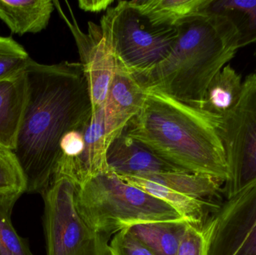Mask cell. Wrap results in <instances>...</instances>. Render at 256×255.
<instances>
[{"mask_svg":"<svg viewBox=\"0 0 256 255\" xmlns=\"http://www.w3.org/2000/svg\"><path fill=\"white\" fill-rule=\"evenodd\" d=\"M207 0H132L126 1L154 26L178 27L198 16Z\"/></svg>","mask_w":256,"mask_h":255,"instance_id":"obj_15","label":"cell"},{"mask_svg":"<svg viewBox=\"0 0 256 255\" xmlns=\"http://www.w3.org/2000/svg\"><path fill=\"white\" fill-rule=\"evenodd\" d=\"M218 130L230 169L224 188L228 198L256 181V73L245 79L237 104Z\"/></svg>","mask_w":256,"mask_h":255,"instance_id":"obj_7","label":"cell"},{"mask_svg":"<svg viewBox=\"0 0 256 255\" xmlns=\"http://www.w3.org/2000/svg\"><path fill=\"white\" fill-rule=\"evenodd\" d=\"M208 223L207 255H256V181L226 198Z\"/></svg>","mask_w":256,"mask_h":255,"instance_id":"obj_8","label":"cell"},{"mask_svg":"<svg viewBox=\"0 0 256 255\" xmlns=\"http://www.w3.org/2000/svg\"><path fill=\"white\" fill-rule=\"evenodd\" d=\"M155 184L167 187L170 190L196 199L212 202L214 198H219L222 180L209 175L180 171V172H161L140 177Z\"/></svg>","mask_w":256,"mask_h":255,"instance_id":"obj_18","label":"cell"},{"mask_svg":"<svg viewBox=\"0 0 256 255\" xmlns=\"http://www.w3.org/2000/svg\"><path fill=\"white\" fill-rule=\"evenodd\" d=\"M20 196H0V255H34L28 241L18 235L12 224V211Z\"/></svg>","mask_w":256,"mask_h":255,"instance_id":"obj_21","label":"cell"},{"mask_svg":"<svg viewBox=\"0 0 256 255\" xmlns=\"http://www.w3.org/2000/svg\"><path fill=\"white\" fill-rule=\"evenodd\" d=\"M209 234L208 221L202 228L189 224L180 241L177 255H207Z\"/></svg>","mask_w":256,"mask_h":255,"instance_id":"obj_24","label":"cell"},{"mask_svg":"<svg viewBox=\"0 0 256 255\" xmlns=\"http://www.w3.org/2000/svg\"><path fill=\"white\" fill-rule=\"evenodd\" d=\"M200 15L230 19L238 34V47L256 43V0H207Z\"/></svg>","mask_w":256,"mask_h":255,"instance_id":"obj_16","label":"cell"},{"mask_svg":"<svg viewBox=\"0 0 256 255\" xmlns=\"http://www.w3.org/2000/svg\"><path fill=\"white\" fill-rule=\"evenodd\" d=\"M54 3L76 41L80 64L88 81L92 112H94L106 103L116 68L112 48L100 25L88 22V32L85 33L80 28L68 1L66 3L70 17L62 8L60 1H54Z\"/></svg>","mask_w":256,"mask_h":255,"instance_id":"obj_9","label":"cell"},{"mask_svg":"<svg viewBox=\"0 0 256 255\" xmlns=\"http://www.w3.org/2000/svg\"><path fill=\"white\" fill-rule=\"evenodd\" d=\"M114 3V0H80L78 5L85 11L100 13L108 10Z\"/></svg>","mask_w":256,"mask_h":255,"instance_id":"obj_27","label":"cell"},{"mask_svg":"<svg viewBox=\"0 0 256 255\" xmlns=\"http://www.w3.org/2000/svg\"><path fill=\"white\" fill-rule=\"evenodd\" d=\"M100 26L118 67L134 78L146 74L166 58L179 36L178 27L154 26L126 1L110 7Z\"/></svg>","mask_w":256,"mask_h":255,"instance_id":"obj_5","label":"cell"},{"mask_svg":"<svg viewBox=\"0 0 256 255\" xmlns=\"http://www.w3.org/2000/svg\"><path fill=\"white\" fill-rule=\"evenodd\" d=\"M26 192V181L10 151L0 148V196L21 195Z\"/></svg>","mask_w":256,"mask_h":255,"instance_id":"obj_22","label":"cell"},{"mask_svg":"<svg viewBox=\"0 0 256 255\" xmlns=\"http://www.w3.org/2000/svg\"><path fill=\"white\" fill-rule=\"evenodd\" d=\"M76 185L55 171L42 194L46 255H110V238L92 229L76 209Z\"/></svg>","mask_w":256,"mask_h":255,"instance_id":"obj_6","label":"cell"},{"mask_svg":"<svg viewBox=\"0 0 256 255\" xmlns=\"http://www.w3.org/2000/svg\"><path fill=\"white\" fill-rule=\"evenodd\" d=\"M26 71L0 80V148L13 151L27 103Z\"/></svg>","mask_w":256,"mask_h":255,"instance_id":"obj_12","label":"cell"},{"mask_svg":"<svg viewBox=\"0 0 256 255\" xmlns=\"http://www.w3.org/2000/svg\"><path fill=\"white\" fill-rule=\"evenodd\" d=\"M128 123L105 103L92 112L82 130L85 145L82 154L73 163L61 157L55 171L67 175L76 186L82 185L96 175L108 172L106 151Z\"/></svg>","mask_w":256,"mask_h":255,"instance_id":"obj_10","label":"cell"},{"mask_svg":"<svg viewBox=\"0 0 256 255\" xmlns=\"http://www.w3.org/2000/svg\"><path fill=\"white\" fill-rule=\"evenodd\" d=\"M220 118L160 91H146L141 110L124 132L176 167L226 184L230 169L218 133Z\"/></svg>","mask_w":256,"mask_h":255,"instance_id":"obj_2","label":"cell"},{"mask_svg":"<svg viewBox=\"0 0 256 255\" xmlns=\"http://www.w3.org/2000/svg\"><path fill=\"white\" fill-rule=\"evenodd\" d=\"M82 130L68 132L60 141L62 157L70 163L76 160L84 151L85 144Z\"/></svg>","mask_w":256,"mask_h":255,"instance_id":"obj_26","label":"cell"},{"mask_svg":"<svg viewBox=\"0 0 256 255\" xmlns=\"http://www.w3.org/2000/svg\"><path fill=\"white\" fill-rule=\"evenodd\" d=\"M25 71L27 103L12 152L25 176L26 193L42 195L61 158L62 138L84 130L92 107L80 62L44 64L30 58Z\"/></svg>","mask_w":256,"mask_h":255,"instance_id":"obj_1","label":"cell"},{"mask_svg":"<svg viewBox=\"0 0 256 255\" xmlns=\"http://www.w3.org/2000/svg\"><path fill=\"white\" fill-rule=\"evenodd\" d=\"M75 201L84 221L109 238L140 223L183 220L171 206L110 170L76 186Z\"/></svg>","mask_w":256,"mask_h":255,"instance_id":"obj_4","label":"cell"},{"mask_svg":"<svg viewBox=\"0 0 256 255\" xmlns=\"http://www.w3.org/2000/svg\"><path fill=\"white\" fill-rule=\"evenodd\" d=\"M30 58L24 46L12 37L0 36V80L25 70Z\"/></svg>","mask_w":256,"mask_h":255,"instance_id":"obj_23","label":"cell"},{"mask_svg":"<svg viewBox=\"0 0 256 255\" xmlns=\"http://www.w3.org/2000/svg\"><path fill=\"white\" fill-rule=\"evenodd\" d=\"M54 8L51 0H0V19L13 34H36L48 27Z\"/></svg>","mask_w":256,"mask_h":255,"instance_id":"obj_13","label":"cell"},{"mask_svg":"<svg viewBox=\"0 0 256 255\" xmlns=\"http://www.w3.org/2000/svg\"><path fill=\"white\" fill-rule=\"evenodd\" d=\"M120 178L128 184L165 202L176 210L183 220L196 227L202 228L208 221L207 217L209 211H216L220 207L212 202L182 194L140 177Z\"/></svg>","mask_w":256,"mask_h":255,"instance_id":"obj_14","label":"cell"},{"mask_svg":"<svg viewBox=\"0 0 256 255\" xmlns=\"http://www.w3.org/2000/svg\"><path fill=\"white\" fill-rule=\"evenodd\" d=\"M189 224L184 220L149 222L127 229L155 255H177Z\"/></svg>","mask_w":256,"mask_h":255,"instance_id":"obj_17","label":"cell"},{"mask_svg":"<svg viewBox=\"0 0 256 255\" xmlns=\"http://www.w3.org/2000/svg\"><path fill=\"white\" fill-rule=\"evenodd\" d=\"M242 86L240 75L230 64L226 65L210 82L198 109L222 118L237 104Z\"/></svg>","mask_w":256,"mask_h":255,"instance_id":"obj_19","label":"cell"},{"mask_svg":"<svg viewBox=\"0 0 256 255\" xmlns=\"http://www.w3.org/2000/svg\"><path fill=\"white\" fill-rule=\"evenodd\" d=\"M106 160L109 170L120 177H142L184 171L166 161L124 131L111 142Z\"/></svg>","mask_w":256,"mask_h":255,"instance_id":"obj_11","label":"cell"},{"mask_svg":"<svg viewBox=\"0 0 256 255\" xmlns=\"http://www.w3.org/2000/svg\"><path fill=\"white\" fill-rule=\"evenodd\" d=\"M146 91L124 69L116 66L106 103L130 121L144 104Z\"/></svg>","mask_w":256,"mask_h":255,"instance_id":"obj_20","label":"cell"},{"mask_svg":"<svg viewBox=\"0 0 256 255\" xmlns=\"http://www.w3.org/2000/svg\"><path fill=\"white\" fill-rule=\"evenodd\" d=\"M110 255H155L128 229L116 234L110 243Z\"/></svg>","mask_w":256,"mask_h":255,"instance_id":"obj_25","label":"cell"},{"mask_svg":"<svg viewBox=\"0 0 256 255\" xmlns=\"http://www.w3.org/2000/svg\"><path fill=\"white\" fill-rule=\"evenodd\" d=\"M179 36L166 58L135 78L146 91H159L200 108L214 78L233 58L238 34L222 16L200 15L178 26Z\"/></svg>","mask_w":256,"mask_h":255,"instance_id":"obj_3","label":"cell"}]
</instances>
